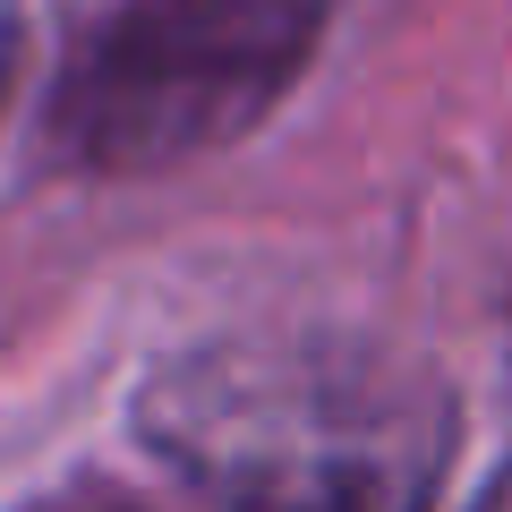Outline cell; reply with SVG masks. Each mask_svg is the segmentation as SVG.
Returning a JSON list of instances; mask_svg holds the SVG:
<instances>
[{
    "instance_id": "obj_1",
    "label": "cell",
    "mask_w": 512,
    "mask_h": 512,
    "mask_svg": "<svg viewBox=\"0 0 512 512\" xmlns=\"http://www.w3.org/2000/svg\"><path fill=\"white\" fill-rule=\"evenodd\" d=\"M137 436L222 512H427L453 393L350 333H231L146 384Z\"/></svg>"
},
{
    "instance_id": "obj_2",
    "label": "cell",
    "mask_w": 512,
    "mask_h": 512,
    "mask_svg": "<svg viewBox=\"0 0 512 512\" xmlns=\"http://www.w3.org/2000/svg\"><path fill=\"white\" fill-rule=\"evenodd\" d=\"M333 0H120L52 77V154L69 171H171L239 146L325 43Z\"/></svg>"
},
{
    "instance_id": "obj_3",
    "label": "cell",
    "mask_w": 512,
    "mask_h": 512,
    "mask_svg": "<svg viewBox=\"0 0 512 512\" xmlns=\"http://www.w3.org/2000/svg\"><path fill=\"white\" fill-rule=\"evenodd\" d=\"M470 512H512V470H504V478H495V487H487V495H478V504H470Z\"/></svg>"
},
{
    "instance_id": "obj_4",
    "label": "cell",
    "mask_w": 512,
    "mask_h": 512,
    "mask_svg": "<svg viewBox=\"0 0 512 512\" xmlns=\"http://www.w3.org/2000/svg\"><path fill=\"white\" fill-rule=\"evenodd\" d=\"M0 52H9V0H0Z\"/></svg>"
}]
</instances>
